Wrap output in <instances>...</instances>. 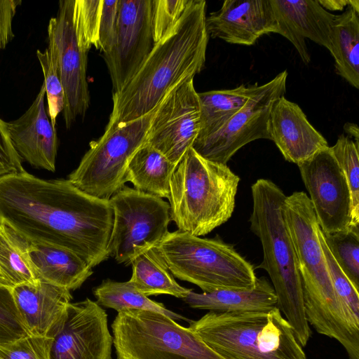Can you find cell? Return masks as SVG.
Here are the masks:
<instances>
[{
    "mask_svg": "<svg viewBox=\"0 0 359 359\" xmlns=\"http://www.w3.org/2000/svg\"><path fill=\"white\" fill-rule=\"evenodd\" d=\"M0 222L32 242L60 247L92 269L109 257L113 211L68 179L43 180L25 170L0 177Z\"/></svg>",
    "mask_w": 359,
    "mask_h": 359,
    "instance_id": "obj_1",
    "label": "cell"
},
{
    "mask_svg": "<svg viewBox=\"0 0 359 359\" xmlns=\"http://www.w3.org/2000/svg\"><path fill=\"white\" fill-rule=\"evenodd\" d=\"M206 2L191 0L175 27L156 43L133 77L113 93L105 129L138 119L154 111L175 87L204 68L209 35Z\"/></svg>",
    "mask_w": 359,
    "mask_h": 359,
    "instance_id": "obj_2",
    "label": "cell"
},
{
    "mask_svg": "<svg viewBox=\"0 0 359 359\" xmlns=\"http://www.w3.org/2000/svg\"><path fill=\"white\" fill-rule=\"evenodd\" d=\"M284 217L294 248L307 321L319 334L345 349L359 341V326L349 317L334 289L318 238V224L305 192L286 196Z\"/></svg>",
    "mask_w": 359,
    "mask_h": 359,
    "instance_id": "obj_3",
    "label": "cell"
},
{
    "mask_svg": "<svg viewBox=\"0 0 359 359\" xmlns=\"http://www.w3.org/2000/svg\"><path fill=\"white\" fill-rule=\"evenodd\" d=\"M251 191L250 229L259 239L264 255L257 268L264 269L269 275L277 297V307L285 316L298 342L304 347L311 331L304 310L297 256L284 217L286 196L280 187L266 179L257 180Z\"/></svg>",
    "mask_w": 359,
    "mask_h": 359,
    "instance_id": "obj_4",
    "label": "cell"
},
{
    "mask_svg": "<svg viewBox=\"0 0 359 359\" xmlns=\"http://www.w3.org/2000/svg\"><path fill=\"white\" fill-rule=\"evenodd\" d=\"M239 181L226 165L207 160L191 147L170 180L171 220L194 236L210 233L231 217Z\"/></svg>",
    "mask_w": 359,
    "mask_h": 359,
    "instance_id": "obj_5",
    "label": "cell"
},
{
    "mask_svg": "<svg viewBox=\"0 0 359 359\" xmlns=\"http://www.w3.org/2000/svg\"><path fill=\"white\" fill-rule=\"evenodd\" d=\"M189 327L224 359H306L278 307L261 311H209Z\"/></svg>",
    "mask_w": 359,
    "mask_h": 359,
    "instance_id": "obj_6",
    "label": "cell"
},
{
    "mask_svg": "<svg viewBox=\"0 0 359 359\" xmlns=\"http://www.w3.org/2000/svg\"><path fill=\"white\" fill-rule=\"evenodd\" d=\"M172 275L204 292L250 290L256 285L253 266L231 245L177 230L156 247Z\"/></svg>",
    "mask_w": 359,
    "mask_h": 359,
    "instance_id": "obj_7",
    "label": "cell"
},
{
    "mask_svg": "<svg viewBox=\"0 0 359 359\" xmlns=\"http://www.w3.org/2000/svg\"><path fill=\"white\" fill-rule=\"evenodd\" d=\"M111 330L117 359H224L190 327L161 313L119 311Z\"/></svg>",
    "mask_w": 359,
    "mask_h": 359,
    "instance_id": "obj_8",
    "label": "cell"
},
{
    "mask_svg": "<svg viewBox=\"0 0 359 359\" xmlns=\"http://www.w3.org/2000/svg\"><path fill=\"white\" fill-rule=\"evenodd\" d=\"M156 109L138 119L105 129L98 140L90 143L68 180L89 195L109 200L124 187L128 163L147 142Z\"/></svg>",
    "mask_w": 359,
    "mask_h": 359,
    "instance_id": "obj_9",
    "label": "cell"
},
{
    "mask_svg": "<svg viewBox=\"0 0 359 359\" xmlns=\"http://www.w3.org/2000/svg\"><path fill=\"white\" fill-rule=\"evenodd\" d=\"M113 226L109 254L118 263L130 264L141 253L156 248L169 233L168 203L162 198L123 187L109 199Z\"/></svg>",
    "mask_w": 359,
    "mask_h": 359,
    "instance_id": "obj_10",
    "label": "cell"
},
{
    "mask_svg": "<svg viewBox=\"0 0 359 359\" xmlns=\"http://www.w3.org/2000/svg\"><path fill=\"white\" fill-rule=\"evenodd\" d=\"M285 70L261 86L259 90L218 130L196 139L192 148L203 158L226 165L241 147L259 139L271 140L269 118L274 102L285 96Z\"/></svg>",
    "mask_w": 359,
    "mask_h": 359,
    "instance_id": "obj_11",
    "label": "cell"
},
{
    "mask_svg": "<svg viewBox=\"0 0 359 359\" xmlns=\"http://www.w3.org/2000/svg\"><path fill=\"white\" fill-rule=\"evenodd\" d=\"M73 0H61L55 17L50 19L48 49L54 57L65 93L62 116L67 128L83 117L89 107L86 76L88 52L78 43L72 21Z\"/></svg>",
    "mask_w": 359,
    "mask_h": 359,
    "instance_id": "obj_12",
    "label": "cell"
},
{
    "mask_svg": "<svg viewBox=\"0 0 359 359\" xmlns=\"http://www.w3.org/2000/svg\"><path fill=\"white\" fill-rule=\"evenodd\" d=\"M323 233L351 227V196L345 175L330 147L297 164Z\"/></svg>",
    "mask_w": 359,
    "mask_h": 359,
    "instance_id": "obj_13",
    "label": "cell"
},
{
    "mask_svg": "<svg viewBox=\"0 0 359 359\" xmlns=\"http://www.w3.org/2000/svg\"><path fill=\"white\" fill-rule=\"evenodd\" d=\"M48 337L49 359H111L107 313L88 298L70 302Z\"/></svg>",
    "mask_w": 359,
    "mask_h": 359,
    "instance_id": "obj_14",
    "label": "cell"
},
{
    "mask_svg": "<svg viewBox=\"0 0 359 359\" xmlns=\"http://www.w3.org/2000/svg\"><path fill=\"white\" fill-rule=\"evenodd\" d=\"M152 0H118L115 41L102 53L113 87L121 90L151 53L153 39Z\"/></svg>",
    "mask_w": 359,
    "mask_h": 359,
    "instance_id": "obj_15",
    "label": "cell"
},
{
    "mask_svg": "<svg viewBox=\"0 0 359 359\" xmlns=\"http://www.w3.org/2000/svg\"><path fill=\"white\" fill-rule=\"evenodd\" d=\"M201 128V107L194 79L175 87L157 107L147 142L177 165Z\"/></svg>",
    "mask_w": 359,
    "mask_h": 359,
    "instance_id": "obj_16",
    "label": "cell"
},
{
    "mask_svg": "<svg viewBox=\"0 0 359 359\" xmlns=\"http://www.w3.org/2000/svg\"><path fill=\"white\" fill-rule=\"evenodd\" d=\"M205 26L212 38L243 46L278 31L271 0H226L206 17Z\"/></svg>",
    "mask_w": 359,
    "mask_h": 359,
    "instance_id": "obj_17",
    "label": "cell"
},
{
    "mask_svg": "<svg viewBox=\"0 0 359 359\" xmlns=\"http://www.w3.org/2000/svg\"><path fill=\"white\" fill-rule=\"evenodd\" d=\"M271 4L277 34L292 43L304 64L311 61L306 39L330 51L336 15L323 8L318 0H271Z\"/></svg>",
    "mask_w": 359,
    "mask_h": 359,
    "instance_id": "obj_18",
    "label": "cell"
},
{
    "mask_svg": "<svg viewBox=\"0 0 359 359\" xmlns=\"http://www.w3.org/2000/svg\"><path fill=\"white\" fill-rule=\"evenodd\" d=\"M45 96L43 83L29 109L7 126L12 143L22 159L36 168L54 172L58 139L46 109Z\"/></svg>",
    "mask_w": 359,
    "mask_h": 359,
    "instance_id": "obj_19",
    "label": "cell"
},
{
    "mask_svg": "<svg viewBox=\"0 0 359 359\" xmlns=\"http://www.w3.org/2000/svg\"><path fill=\"white\" fill-rule=\"evenodd\" d=\"M269 134L285 159L296 164L328 147L325 138L308 121L299 106L278 97L269 118Z\"/></svg>",
    "mask_w": 359,
    "mask_h": 359,
    "instance_id": "obj_20",
    "label": "cell"
},
{
    "mask_svg": "<svg viewBox=\"0 0 359 359\" xmlns=\"http://www.w3.org/2000/svg\"><path fill=\"white\" fill-rule=\"evenodd\" d=\"M11 291L22 322L33 336L48 337L72 299L69 290L39 280Z\"/></svg>",
    "mask_w": 359,
    "mask_h": 359,
    "instance_id": "obj_21",
    "label": "cell"
},
{
    "mask_svg": "<svg viewBox=\"0 0 359 359\" xmlns=\"http://www.w3.org/2000/svg\"><path fill=\"white\" fill-rule=\"evenodd\" d=\"M27 256L36 280L71 290L93 274L92 268L66 249L27 240Z\"/></svg>",
    "mask_w": 359,
    "mask_h": 359,
    "instance_id": "obj_22",
    "label": "cell"
},
{
    "mask_svg": "<svg viewBox=\"0 0 359 359\" xmlns=\"http://www.w3.org/2000/svg\"><path fill=\"white\" fill-rule=\"evenodd\" d=\"M191 308L220 313L261 311L277 307L273 286L265 277L257 278L250 290H222L196 293L191 290L183 299Z\"/></svg>",
    "mask_w": 359,
    "mask_h": 359,
    "instance_id": "obj_23",
    "label": "cell"
},
{
    "mask_svg": "<svg viewBox=\"0 0 359 359\" xmlns=\"http://www.w3.org/2000/svg\"><path fill=\"white\" fill-rule=\"evenodd\" d=\"M176 167L146 142L130 161L124 181L130 182L137 191L168 198Z\"/></svg>",
    "mask_w": 359,
    "mask_h": 359,
    "instance_id": "obj_24",
    "label": "cell"
},
{
    "mask_svg": "<svg viewBox=\"0 0 359 359\" xmlns=\"http://www.w3.org/2000/svg\"><path fill=\"white\" fill-rule=\"evenodd\" d=\"M330 53L336 73L351 86L359 88V11L350 5L336 15Z\"/></svg>",
    "mask_w": 359,
    "mask_h": 359,
    "instance_id": "obj_25",
    "label": "cell"
},
{
    "mask_svg": "<svg viewBox=\"0 0 359 359\" xmlns=\"http://www.w3.org/2000/svg\"><path fill=\"white\" fill-rule=\"evenodd\" d=\"M257 83L241 84L227 90L198 93L201 107V128L196 139L206 137L221 128L260 89Z\"/></svg>",
    "mask_w": 359,
    "mask_h": 359,
    "instance_id": "obj_26",
    "label": "cell"
},
{
    "mask_svg": "<svg viewBox=\"0 0 359 359\" xmlns=\"http://www.w3.org/2000/svg\"><path fill=\"white\" fill-rule=\"evenodd\" d=\"M130 264L133 273L129 281L147 297L169 294L184 299L192 290L177 283L156 248L141 253Z\"/></svg>",
    "mask_w": 359,
    "mask_h": 359,
    "instance_id": "obj_27",
    "label": "cell"
},
{
    "mask_svg": "<svg viewBox=\"0 0 359 359\" xmlns=\"http://www.w3.org/2000/svg\"><path fill=\"white\" fill-rule=\"evenodd\" d=\"M27 240L0 222V284L13 289L36 280L27 256Z\"/></svg>",
    "mask_w": 359,
    "mask_h": 359,
    "instance_id": "obj_28",
    "label": "cell"
},
{
    "mask_svg": "<svg viewBox=\"0 0 359 359\" xmlns=\"http://www.w3.org/2000/svg\"><path fill=\"white\" fill-rule=\"evenodd\" d=\"M93 294L100 306L117 311L125 309H140L161 313L174 320L184 319V316L167 309L159 302L150 299L142 293L130 281L118 282L104 280L93 289Z\"/></svg>",
    "mask_w": 359,
    "mask_h": 359,
    "instance_id": "obj_29",
    "label": "cell"
},
{
    "mask_svg": "<svg viewBox=\"0 0 359 359\" xmlns=\"http://www.w3.org/2000/svg\"><path fill=\"white\" fill-rule=\"evenodd\" d=\"M322 235L337 264L359 292V227Z\"/></svg>",
    "mask_w": 359,
    "mask_h": 359,
    "instance_id": "obj_30",
    "label": "cell"
},
{
    "mask_svg": "<svg viewBox=\"0 0 359 359\" xmlns=\"http://www.w3.org/2000/svg\"><path fill=\"white\" fill-rule=\"evenodd\" d=\"M330 148L349 187L352 202L351 227H359V142L342 134Z\"/></svg>",
    "mask_w": 359,
    "mask_h": 359,
    "instance_id": "obj_31",
    "label": "cell"
},
{
    "mask_svg": "<svg viewBox=\"0 0 359 359\" xmlns=\"http://www.w3.org/2000/svg\"><path fill=\"white\" fill-rule=\"evenodd\" d=\"M102 0H73L72 21L79 45L88 53L97 49Z\"/></svg>",
    "mask_w": 359,
    "mask_h": 359,
    "instance_id": "obj_32",
    "label": "cell"
},
{
    "mask_svg": "<svg viewBox=\"0 0 359 359\" xmlns=\"http://www.w3.org/2000/svg\"><path fill=\"white\" fill-rule=\"evenodd\" d=\"M318 233L335 292L349 317L359 326V292L355 290L332 256L320 227Z\"/></svg>",
    "mask_w": 359,
    "mask_h": 359,
    "instance_id": "obj_33",
    "label": "cell"
},
{
    "mask_svg": "<svg viewBox=\"0 0 359 359\" xmlns=\"http://www.w3.org/2000/svg\"><path fill=\"white\" fill-rule=\"evenodd\" d=\"M36 57L44 77L43 84L48 103L47 113L52 126L55 128L57 117L62 112L65 107L63 86L57 73L55 60L48 49L46 48L43 51L37 50Z\"/></svg>",
    "mask_w": 359,
    "mask_h": 359,
    "instance_id": "obj_34",
    "label": "cell"
},
{
    "mask_svg": "<svg viewBox=\"0 0 359 359\" xmlns=\"http://www.w3.org/2000/svg\"><path fill=\"white\" fill-rule=\"evenodd\" d=\"M29 335L16 307L11 289L0 284V345Z\"/></svg>",
    "mask_w": 359,
    "mask_h": 359,
    "instance_id": "obj_35",
    "label": "cell"
},
{
    "mask_svg": "<svg viewBox=\"0 0 359 359\" xmlns=\"http://www.w3.org/2000/svg\"><path fill=\"white\" fill-rule=\"evenodd\" d=\"M191 0H152L151 27L154 43L161 41L177 24Z\"/></svg>",
    "mask_w": 359,
    "mask_h": 359,
    "instance_id": "obj_36",
    "label": "cell"
},
{
    "mask_svg": "<svg viewBox=\"0 0 359 359\" xmlns=\"http://www.w3.org/2000/svg\"><path fill=\"white\" fill-rule=\"evenodd\" d=\"M51 338L29 335L0 345V359H49Z\"/></svg>",
    "mask_w": 359,
    "mask_h": 359,
    "instance_id": "obj_37",
    "label": "cell"
},
{
    "mask_svg": "<svg viewBox=\"0 0 359 359\" xmlns=\"http://www.w3.org/2000/svg\"><path fill=\"white\" fill-rule=\"evenodd\" d=\"M118 0L102 1L97 49L109 52L114 46L116 32Z\"/></svg>",
    "mask_w": 359,
    "mask_h": 359,
    "instance_id": "obj_38",
    "label": "cell"
},
{
    "mask_svg": "<svg viewBox=\"0 0 359 359\" xmlns=\"http://www.w3.org/2000/svg\"><path fill=\"white\" fill-rule=\"evenodd\" d=\"M23 171L22 158L12 143L7 122L0 118V177Z\"/></svg>",
    "mask_w": 359,
    "mask_h": 359,
    "instance_id": "obj_39",
    "label": "cell"
},
{
    "mask_svg": "<svg viewBox=\"0 0 359 359\" xmlns=\"http://www.w3.org/2000/svg\"><path fill=\"white\" fill-rule=\"evenodd\" d=\"M21 0H0V51L13 39V21Z\"/></svg>",
    "mask_w": 359,
    "mask_h": 359,
    "instance_id": "obj_40",
    "label": "cell"
},
{
    "mask_svg": "<svg viewBox=\"0 0 359 359\" xmlns=\"http://www.w3.org/2000/svg\"><path fill=\"white\" fill-rule=\"evenodd\" d=\"M321 6L327 11H344L351 4L352 0H318Z\"/></svg>",
    "mask_w": 359,
    "mask_h": 359,
    "instance_id": "obj_41",
    "label": "cell"
},
{
    "mask_svg": "<svg viewBox=\"0 0 359 359\" xmlns=\"http://www.w3.org/2000/svg\"><path fill=\"white\" fill-rule=\"evenodd\" d=\"M345 132L355 138V141L359 142V132L358 127L356 124L352 123H346L344 126Z\"/></svg>",
    "mask_w": 359,
    "mask_h": 359,
    "instance_id": "obj_42",
    "label": "cell"
}]
</instances>
